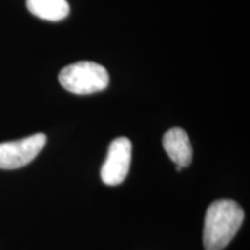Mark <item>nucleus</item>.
I'll return each mask as SVG.
<instances>
[{
	"mask_svg": "<svg viewBox=\"0 0 250 250\" xmlns=\"http://www.w3.org/2000/svg\"><path fill=\"white\" fill-rule=\"evenodd\" d=\"M245 212L236 202L219 199L208 206L205 214L203 243L205 250H223L236 235Z\"/></svg>",
	"mask_w": 250,
	"mask_h": 250,
	"instance_id": "f257e3e1",
	"label": "nucleus"
},
{
	"mask_svg": "<svg viewBox=\"0 0 250 250\" xmlns=\"http://www.w3.org/2000/svg\"><path fill=\"white\" fill-rule=\"evenodd\" d=\"M58 80L67 92L87 95L101 92L109 85V74L102 65L94 62H78L59 72Z\"/></svg>",
	"mask_w": 250,
	"mask_h": 250,
	"instance_id": "f03ea898",
	"label": "nucleus"
},
{
	"mask_svg": "<svg viewBox=\"0 0 250 250\" xmlns=\"http://www.w3.org/2000/svg\"><path fill=\"white\" fill-rule=\"evenodd\" d=\"M44 133H35L13 142L0 143V169L12 170L30 164L45 146Z\"/></svg>",
	"mask_w": 250,
	"mask_h": 250,
	"instance_id": "7ed1b4c3",
	"label": "nucleus"
},
{
	"mask_svg": "<svg viewBox=\"0 0 250 250\" xmlns=\"http://www.w3.org/2000/svg\"><path fill=\"white\" fill-rule=\"evenodd\" d=\"M132 144L125 137L114 139L109 145L107 159L101 168V179L107 186H118L130 170Z\"/></svg>",
	"mask_w": 250,
	"mask_h": 250,
	"instance_id": "20e7f679",
	"label": "nucleus"
},
{
	"mask_svg": "<svg viewBox=\"0 0 250 250\" xmlns=\"http://www.w3.org/2000/svg\"><path fill=\"white\" fill-rule=\"evenodd\" d=\"M162 145L169 159L180 167H188L192 161V147L188 133L181 127H173L165 133Z\"/></svg>",
	"mask_w": 250,
	"mask_h": 250,
	"instance_id": "39448f33",
	"label": "nucleus"
},
{
	"mask_svg": "<svg viewBox=\"0 0 250 250\" xmlns=\"http://www.w3.org/2000/svg\"><path fill=\"white\" fill-rule=\"evenodd\" d=\"M28 11L35 17L46 21H61L70 14L66 0H26Z\"/></svg>",
	"mask_w": 250,
	"mask_h": 250,
	"instance_id": "423d86ee",
	"label": "nucleus"
}]
</instances>
